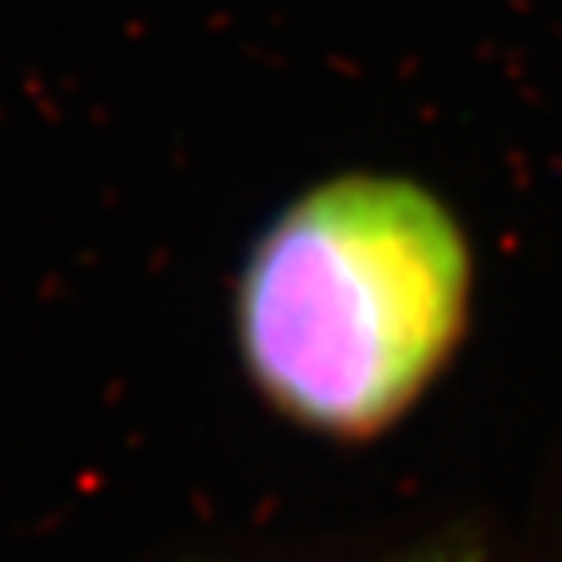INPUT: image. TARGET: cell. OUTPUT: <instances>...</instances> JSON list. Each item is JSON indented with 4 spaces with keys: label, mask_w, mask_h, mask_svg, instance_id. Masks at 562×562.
<instances>
[{
    "label": "cell",
    "mask_w": 562,
    "mask_h": 562,
    "mask_svg": "<svg viewBox=\"0 0 562 562\" xmlns=\"http://www.w3.org/2000/svg\"><path fill=\"white\" fill-rule=\"evenodd\" d=\"M375 562H496L492 543L481 531H469V527H453V531H438V536H426L418 543L403 547L395 554H383Z\"/></svg>",
    "instance_id": "2"
},
{
    "label": "cell",
    "mask_w": 562,
    "mask_h": 562,
    "mask_svg": "<svg viewBox=\"0 0 562 562\" xmlns=\"http://www.w3.org/2000/svg\"><path fill=\"white\" fill-rule=\"evenodd\" d=\"M473 313V243L446 195L348 168L262 223L231 293L250 386L308 434L368 441L438 383Z\"/></svg>",
    "instance_id": "1"
}]
</instances>
